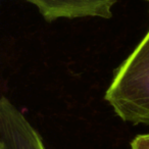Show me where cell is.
<instances>
[{
  "mask_svg": "<svg viewBox=\"0 0 149 149\" xmlns=\"http://www.w3.org/2000/svg\"><path fill=\"white\" fill-rule=\"evenodd\" d=\"M145 1H146V2H148V3H149V0H145Z\"/></svg>",
  "mask_w": 149,
  "mask_h": 149,
  "instance_id": "cell-5",
  "label": "cell"
},
{
  "mask_svg": "<svg viewBox=\"0 0 149 149\" xmlns=\"http://www.w3.org/2000/svg\"><path fill=\"white\" fill-rule=\"evenodd\" d=\"M35 5L47 22L60 19H110L118 0H24Z\"/></svg>",
  "mask_w": 149,
  "mask_h": 149,
  "instance_id": "cell-3",
  "label": "cell"
},
{
  "mask_svg": "<svg viewBox=\"0 0 149 149\" xmlns=\"http://www.w3.org/2000/svg\"><path fill=\"white\" fill-rule=\"evenodd\" d=\"M131 149H149V133L135 137L131 142Z\"/></svg>",
  "mask_w": 149,
  "mask_h": 149,
  "instance_id": "cell-4",
  "label": "cell"
},
{
  "mask_svg": "<svg viewBox=\"0 0 149 149\" xmlns=\"http://www.w3.org/2000/svg\"><path fill=\"white\" fill-rule=\"evenodd\" d=\"M0 149H46L41 135L6 97H0Z\"/></svg>",
  "mask_w": 149,
  "mask_h": 149,
  "instance_id": "cell-2",
  "label": "cell"
},
{
  "mask_svg": "<svg viewBox=\"0 0 149 149\" xmlns=\"http://www.w3.org/2000/svg\"><path fill=\"white\" fill-rule=\"evenodd\" d=\"M104 98L124 122L149 125V30L116 70Z\"/></svg>",
  "mask_w": 149,
  "mask_h": 149,
  "instance_id": "cell-1",
  "label": "cell"
}]
</instances>
